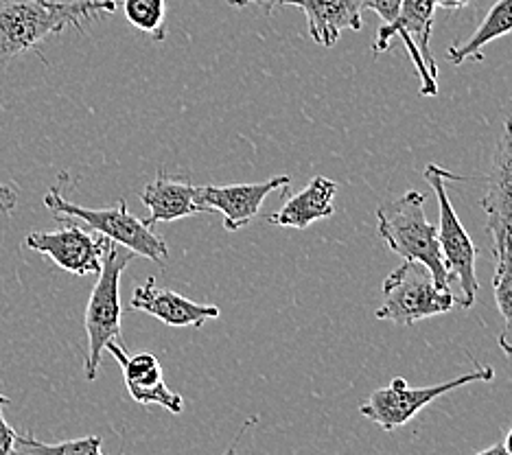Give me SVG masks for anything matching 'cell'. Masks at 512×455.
I'll return each instance as SVG.
<instances>
[{
  "mask_svg": "<svg viewBox=\"0 0 512 455\" xmlns=\"http://www.w3.org/2000/svg\"><path fill=\"white\" fill-rule=\"evenodd\" d=\"M114 11L116 0H0V64Z\"/></svg>",
  "mask_w": 512,
  "mask_h": 455,
  "instance_id": "1",
  "label": "cell"
},
{
  "mask_svg": "<svg viewBox=\"0 0 512 455\" xmlns=\"http://www.w3.org/2000/svg\"><path fill=\"white\" fill-rule=\"evenodd\" d=\"M427 197L418 191H407L399 200L377 208L379 237L392 252L407 261L423 263L434 274L438 287L451 289V278L442 259L438 232L425 217Z\"/></svg>",
  "mask_w": 512,
  "mask_h": 455,
  "instance_id": "2",
  "label": "cell"
},
{
  "mask_svg": "<svg viewBox=\"0 0 512 455\" xmlns=\"http://www.w3.org/2000/svg\"><path fill=\"white\" fill-rule=\"evenodd\" d=\"M134 252L123 245L110 241L101 261V272L97 283L90 291L84 329L88 335V350L84 359V372L88 381H95L99 375L103 350L110 342L123 344L121 333V276L127 265L134 261Z\"/></svg>",
  "mask_w": 512,
  "mask_h": 455,
  "instance_id": "3",
  "label": "cell"
},
{
  "mask_svg": "<svg viewBox=\"0 0 512 455\" xmlns=\"http://www.w3.org/2000/svg\"><path fill=\"white\" fill-rule=\"evenodd\" d=\"M44 206L51 210L53 217H73L77 221H84L88 228L108 237L114 243L123 245V248L132 250L136 256H145V259L160 265L167 263L169 259V248L165 239L158 237L143 219L134 217L123 200L110 208H86L68 202L62 195L60 186H53L44 195Z\"/></svg>",
  "mask_w": 512,
  "mask_h": 455,
  "instance_id": "4",
  "label": "cell"
},
{
  "mask_svg": "<svg viewBox=\"0 0 512 455\" xmlns=\"http://www.w3.org/2000/svg\"><path fill=\"white\" fill-rule=\"evenodd\" d=\"M458 305L451 289L438 287L434 274L423 263L407 261L383 280V305L377 320H390L399 326H412L418 320L436 318Z\"/></svg>",
  "mask_w": 512,
  "mask_h": 455,
  "instance_id": "5",
  "label": "cell"
},
{
  "mask_svg": "<svg viewBox=\"0 0 512 455\" xmlns=\"http://www.w3.org/2000/svg\"><path fill=\"white\" fill-rule=\"evenodd\" d=\"M425 180L432 184L438 200V243L442 259H445L449 278L456 280L460 285V307L471 309L477 298V289H480V280H477L475 263H477V248L473 245L469 232L464 230L460 217L453 210V204L447 195V182H462V175L451 173L438 165H427L425 167Z\"/></svg>",
  "mask_w": 512,
  "mask_h": 455,
  "instance_id": "6",
  "label": "cell"
},
{
  "mask_svg": "<svg viewBox=\"0 0 512 455\" xmlns=\"http://www.w3.org/2000/svg\"><path fill=\"white\" fill-rule=\"evenodd\" d=\"M495 379V368L491 366H475V370L460 375L451 381L427 385V388H412L405 379H392L386 388L372 392L368 399L359 407V414L366 416L372 423L379 425L383 431H394L407 423H412L414 416L432 405L440 396L447 392L462 388L469 383H488Z\"/></svg>",
  "mask_w": 512,
  "mask_h": 455,
  "instance_id": "7",
  "label": "cell"
},
{
  "mask_svg": "<svg viewBox=\"0 0 512 455\" xmlns=\"http://www.w3.org/2000/svg\"><path fill=\"white\" fill-rule=\"evenodd\" d=\"M436 9V0H403L399 16L390 25H381L375 42H372V55L379 57L390 49L394 38H401L416 68V75L421 79L423 97L438 95V64L429 49Z\"/></svg>",
  "mask_w": 512,
  "mask_h": 455,
  "instance_id": "8",
  "label": "cell"
},
{
  "mask_svg": "<svg viewBox=\"0 0 512 455\" xmlns=\"http://www.w3.org/2000/svg\"><path fill=\"white\" fill-rule=\"evenodd\" d=\"M60 221V230L53 232H29L25 237V245L33 252L44 256L71 272L75 276H92L101 272V261L110 239L103 235H90L86 228L77 224L73 217H55Z\"/></svg>",
  "mask_w": 512,
  "mask_h": 455,
  "instance_id": "9",
  "label": "cell"
},
{
  "mask_svg": "<svg viewBox=\"0 0 512 455\" xmlns=\"http://www.w3.org/2000/svg\"><path fill=\"white\" fill-rule=\"evenodd\" d=\"M106 350L116 361H119V366L123 370L125 388L138 405H160L171 414H180L184 410L182 396L173 392L167 385L156 355L151 353L127 355V350L121 342H110Z\"/></svg>",
  "mask_w": 512,
  "mask_h": 455,
  "instance_id": "10",
  "label": "cell"
},
{
  "mask_svg": "<svg viewBox=\"0 0 512 455\" xmlns=\"http://www.w3.org/2000/svg\"><path fill=\"white\" fill-rule=\"evenodd\" d=\"M292 184L289 175H276L267 182L254 184H228V186H200V197L211 213L224 215V228L228 232H237L246 228L250 221L261 213V206L267 195L287 189Z\"/></svg>",
  "mask_w": 512,
  "mask_h": 455,
  "instance_id": "11",
  "label": "cell"
},
{
  "mask_svg": "<svg viewBox=\"0 0 512 455\" xmlns=\"http://www.w3.org/2000/svg\"><path fill=\"white\" fill-rule=\"evenodd\" d=\"M482 208L493 243L512 235V116L504 123V132L493 151Z\"/></svg>",
  "mask_w": 512,
  "mask_h": 455,
  "instance_id": "12",
  "label": "cell"
},
{
  "mask_svg": "<svg viewBox=\"0 0 512 455\" xmlns=\"http://www.w3.org/2000/svg\"><path fill=\"white\" fill-rule=\"evenodd\" d=\"M130 307L151 315L162 324L173 326V329L202 326L206 320H217L221 313L215 305H200V302L184 298L176 291L158 287L156 278H147L145 285L134 289Z\"/></svg>",
  "mask_w": 512,
  "mask_h": 455,
  "instance_id": "13",
  "label": "cell"
},
{
  "mask_svg": "<svg viewBox=\"0 0 512 455\" xmlns=\"http://www.w3.org/2000/svg\"><path fill=\"white\" fill-rule=\"evenodd\" d=\"M141 202L149 210V217L145 221L149 228L191 215L211 213L202 202L200 186H193L186 180H173L165 171H160L158 178L145 186Z\"/></svg>",
  "mask_w": 512,
  "mask_h": 455,
  "instance_id": "14",
  "label": "cell"
},
{
  "mask_svg": "<svg viewBox=\"0 0 512 455\" xmlns=\"http://www.w3.org/2000/svg\"><path fill=\"white\" fill-rule=\"evenodd\" d=\"M281 5H294L307 16L311 40L320 46H333L344 29L362 31L364 0H281Z\"/></svg>",
  "mask_w": 512,
  "mask_h": 455,
  "instance_id": "15",
  "label": "cell"
},
{
  "mask_svg": "<svg viewBox=\"0 0 512 455\" xmlns=\"http://www.w3.org/2000/svg\"><path fill=\"white\" fill-rule=\"evenodd\" d=\"M335 193L337 182L324 178V175H316L305 189L296 193L292 200H287L281 210H276L274 215L267 217V221L281 228L307 230L311 224L335 213Z\"/></svg>",
  "mask_w": 512,
  "mask_h": 455,
  "instance_id": "16",
  "label": "cell"
},
{
  "mask_svg": "<svg viewBox=\"0 0 512 455\" xmlns=\"http://www.w3.org/2000/svg\"><path fill=\"white\" fill-rule=\"evenodd\" d=\"M508 33H512V0H497L467 42L449 46L447 60L453 66L464 62H484V46Z\"/></svg>",
  "mask_w": 512,
  "mask_h": 455,
  "instance_id": "17",
  "label": "cell"
},
{
  "mask_svg": "<svg viewBox=\"0 0 512 455\" xmlns=\"http://www.w3.org/2000/svg\"><path fill=\"white\" fill-rule=\"evenodd\" d=\"M493 294L499 315H502V333L497 342L504 353L512 357V235H506L493 243Z\"/></svg>",
  "mask_w": 512,
  "mask_h": 455,
  "instance_id": "18",
  "label": "cell"
},
{
  "mask_svg": "<svg viewBox=\"0 0 512 455\" xmlns=\"http://www.w3.org/2000/svg\"><path fill=\"white\" fill-rule=\"evenodd\" d=\"M125 18L132 27L162 42L167 35V0H123Z\"/></svg>",
  "mask_w": 512,
  "mask_h": 455,
  "instance_id": "19",
  "label": "cell"
},
{
  "mask_svg": "<svg viewBox=\"0 0 512 455\" xmlns=\"http://www.w3.org/2000/svg\"><path fill=\"white\" fill-rule=\"evenodd\" d=\"M103 449L99 436H88V438H77V440H66V442H55V445H46L40 442L31 431H25L16 438L14 453L20 455H99Z\"/></svg>",
  "mask_w": 512,
  "mask_h": 455,
  "instance_id": "20",
  "label": "cell"
},
{
  "mask_svg": "<svg viewBox=\"0 0 512 455\" xmlns=\"http://www.w3.org/2000/svg\"><path fill=\"white\" fill-rule=\"evenodd\" d=\"M9 403L11 401L7 399V396L0 394V455H11V453H14L16 438H18V431L14 427H9L7 418L3 414V410H5Z\"/></svg>",
  "mask_w": 512,
  "mask_h": 455,
  "instance_id": "21",
  "label": "cell"
},
{
  "mask_svg": "<svg viewBox=\"0 0 512 455\" xmlns=\"http://www.w3.org/2000/svg\"><path fill=\"white\" fill-rule=\"evenodd\" d=\"M403 0H364V9H372L383 20V25H390L399 16Z\"/></svg>",
  "mask_w": 512,
  "mask_h": 455,
  "instance_id": "22",
  "label": "cell"
},
{
  "mask_svg": "<svg viewBox=\"0 0 512 455\" xmlns=\"http://www.w3.org/2000/svg\"><path fill=\"white\" fill-rule=\"evenodd\" d=\"M16 204H18V191L14 186L0 182V213L14 215Z\"/></svg>",
  "mask_w": 512,
  "mask_h": 455,
  "instance_id": "23",
  "label": "cell"
},
{
  "mask_svg": "<svg viewBox=\"0 0 512 455\" xmlns=\"http://www.w3.org/2000/svg\"><path fill=\"white\" fill-rule=\"evenodd\" d=\"M226 3L232 5V7H237V9L256 5V7H259V9L263 11V16L270 18V16L274 14V9H276L278 5H281V0H226Z\"/></svg>",
  "mask_w": 512,
  "mask_h": 455,
  "instance_id": "24",
  "label": "cell"
},
{
  "mask_svg": "<svg viewBox=\"0 0 512 455\" xmlns=\"http://www.w3.org/2000/svg\"><path fill=\"white\" fill-rule=\"evenodd\" d=\"M473 0H436V7L438 9H449V11H456V9H464L469 7Z\"/></svg>",
  "mask_w": 512,
  "mask_h": 455,
  "instance_id": "25",
  "label": "cell"
},
{
  "mask_svg": "<svg viewBox=\"0 0 512 455\" xmlns=\"http://www.w3.org/2000/svg\"><path fill=\"white\" fill-rule=\"evenodd\" d=\"M504 449H506V455H512V429L508 431V436L504 438Z\"/></svg>",
  "mask_w": 512,
  "mask_h": 455,
  "instance_id": "26",
  "label": "cell"
}]
</instances>
